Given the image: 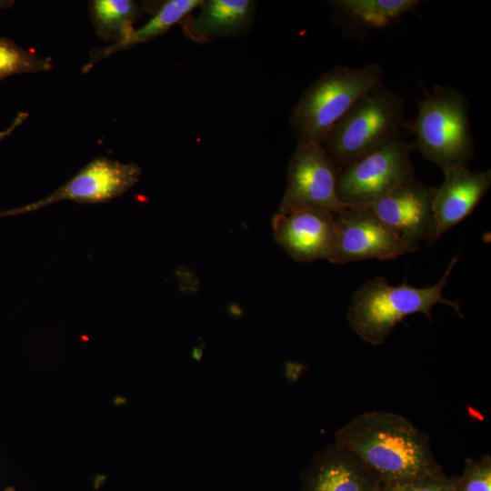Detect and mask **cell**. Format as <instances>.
I'll use <instances>...</instances> for the list:
<instances>
[{
	"instance_id": "cell-20",
	"label": "cell",
	"mask_w": 491,
	"mask_h": 491,
	"mask_svg": "<svg viewBox=\"0 0 491 491\" xmlns=\"http://www.w3.org/2000/svg\"><path fill=\"white\" fill-rule=\"evenodd\" d=\"M456 476L446 475L385 484L384 491H456Z\"/></svg>"
},
{
	"instance_id": "cell-8",
	"label": "cell",
	"mask_w": 491,
	"mask_h": 491,
	"mask_svg": "<svg viewBox=\"0 0 491 491\" xmlns=\"http://www.w3.org/2000/svg\"><path fill=\"white\" fill-rule=\"evenodd\" d=\"M141 175L142 169L135 163H122L97 156L45 197L1 212L0 217L35 212L60 201L105 203L124 195L139 182Z\"/></svg>"
},
{
	"instance_id": "cell-16",
	"label": "cell",
	"mask_w": 491,
	"mask_h": 491,
	"mask_svg": "<svg viewBox=\"0 0 491 491\" xmlns=\"http://www.w3.org/2000/svg\"><path fill=\"white\" fill-rule=\"evenodd\" d=\"M203 0H167L155 11L154 15L145 25L134 30L124 39L105 47L91 50L87 63L82 73L89 72L95 65L116 52L144 44L167 32L174 25L181 23L195 9L199 8Z\"/></svg>"
},
{
	"instance_id": "cell-9",
	"label": "cell",
	"mask_w": 491,
	"mask_h": 491,
	"mask_svg": "<svg viewBox=\"0 0 491 491\" xmlns=\"http://www.w3.org/2000/svg\"><path fill=\"white\" fill-rule=\"evenodd\" d=\"M336 242L329 258L333 264L361 260H392L415 252L391 228L365 206L348 205L336 214Z\"/></svg>"
},
{
	"instance_id": "cell-13",
	"label": "cell",
	"mask_w": 491,
	"mask_h": 491,
	"mask_svg": "<svg viewBox=\"0 0 491 491\" xmlns=\"http://www.w3.org/2000/svg\"><path fill=\"white\" fill-rule=\"evenodd\" d=\"M444 179L433 200L435 233L433 242L466 218L486 195L491 171H472L468 166L443 170Z\"/></svg>"
},
{
	"instance_id": "cell-18",
	"label": "cell",
	"mask_w": 491,
	"mask_h": 491,
	"mask_svg": "<svg viewBox=\"0 0 491 491\" xmlns=\"http://www.w3.org/2000/svg\"><path fill=\"white\" fill-rule=\"evenodd\" d=\"M52 61L0 36V81L16 74L40 73L52 68Z\"/></svg>"
},
{
	"instance_id": "cell-4",
	"label": "cell",
	"mask_w": 491,
	"mask_h": 491,
	"mask_svg": "<svg viewBox=\"0 0 491 491\" xmlns=\"http://www.w3.org/2000/svg\"><path fill=\"white\" fill-rule=\"evenodd\" d=\"M404 98L383 83L361 96L333 125L323 147L340 170L400 138Z\"/></svg>"
},
{
	"instance_id": "cell-19",
	"label": "cell",
	"mask_w": 491,
	"mask_h": 491,
	"mask_svg": "<svg viewBox=\"0 0 491 491\" xmlns=\"http://www.w3.org/2000/svg\"><path fill=\"white\" fill-rule=\"evenodd\" d=\"M456 491H491V457L466 458L461 476H456Z\"/></svg>"
},
{
	"instance_id": "cell-14",
	"label": "cell",
	"mask_w": 491,
	"mask_h": 491,
	"mask_svg": "<svg viewBox=\"0 0 491 491\" xmlns=\"http://www.w3.org/2000/svg\"><path fill=\"white\" fill-rule=\"evenodd\" d=\"M194 17L182 22L183 31L190 39L205 43L219 38H233L247 32L253 25L256 3L251 0L203 1Z\"/></svg>"
},
{
	"instance_id": "cell-1",
	"label": "cell",
	"mask_w": 491,
	"mask_h": 491,
	"mask_svg": "<svg viewBox=\"0 0 491 491\" xmlns=\"http://www.w3.org/2000/svg\"><path fill=\"white\" fill-rule=\"evenodd\" d=\"M336 443L356 455L384 484L446 475L429 436L396 413L364 412L336 432Z\"/></svg>"
},
{
	"instance_id": "cell-3",
	"label": "cell",
	"mask_w": 491,
	"mask_h": 491,
	"mask_svg": "<svg viewBox=\"0 0 491 491\" xmlns=\"http://www.w3.org/2000/svg\"><path fill=\"white\" fill-rule=\"evenodd\" d=\"M379 63L336 65L320 75L292 108L289 125L297 144L323 145L333 125L361 96L382 83Z\"/></svg>"
},
{
	"instance_id": "cell-22",
	"label": "cell",
	"mask_w": 491,
	"mask_h": 491,
	"mask_svg": "<svg viewBox=\"0 0 491 491\" xmlns=\"http://www.w3.org/2000/svg\"><path fill=\"white\" fill-rule=\"evenodd\" d=\"M15 3L14 0H0V11L12 7Z\"/></svg>"
},
{
	"instance_id": "cell-5",
	"label": "cell",
	"mask_w": 491,
	"mask_h": 491,
	"mask_svg": "<svg viewBox=\"0 0 491 491\" xmlns=\"http://www.w3.org/2000/svg\"><path fill=\"white\" fill-rule=\"evenodd\" d=\"M411 129L416 148L442 171L468 166L474 156L469 103L465 94L455 87L435 85L419 101Z\"/></svg>"
},
{
	"instance_id": "cell-21",
	"label": "cell",
	"mask_w": 491,
	"mask_h": 491,
	"mask_svg": "<svg viewBox=\"0 0 491 491\" xmlns=\"http://www.w3.org/2000/svg\"><path fill=\"white\" fill-rule=\"evenodd\" d=\"M28 116V113L20 112L16 117L14 119L13 123L10 126H8L5 130H3L0 132V142L9 135L15 127H17L19 125H21Z\"/></svg>"
},
{
	"instance_id": "cell-7",
	"label": "cell",
	"mask_w": 491,
	"mask_h": 491,
	"mask_svg": "<svg viewBox=\"0 0 491 491\" xmlns=\"http://www.w3.org/2000/svg\"><path fill=\"white\" fill-rule=\"evenodd\" d=\"M338 175L339 169L322 145L297 144L288 162L286 187L278 212L318 207L340 213L348 205L337 195Z\"/></svg>"
},
{
	"instance_id": "cell-2",
	"label": "cell",
	"mask_w": 491,
	"mask_h": 491,
	"mask_svg": "<svg viewBox=\"0 0 491 491\" xmlns=\"http://www.w3.org/2000/svg\"><path fill=\"white\" fill-rule=\"evenodd\" d=\"M458 260V256L453 257L438 282L430 286L416 287L406 282L393 286L382 276L367 280L352 295L347 311L351 329L365 342L379 346L409 315L424 314L431 320V309L438 304L452 307L465 317L460 303L444 296L448 277Z\"/></svg>"
},
{
	"instance_id": "cell-23",
	"label": "cell",
	"mask_w": 491,
	"mask_h": 491,
	"mask_svg": "<svg viewBox=\"0 0 491 491\" xmlns=\"http://www.w3.org/2000/svg\"><path fill=\"white\" fill-rule=\"evenodd\" d=\"M3 491H15V489L14 487H12V486H8L5 489H4Z\"/></svg>"
},
{
	"instance_id": "cell-10",
	"label": "cell",
	"mask_w": 491,
	"mask_h": 491,
	"mask_svg": "<svg viewBox=\"0 0 491 491\" xmlns=\"http://www.w3.org/2000/svg\"><path fill=\"white\" fill-rule=\"evenodd\" d=\"M435 192L412 178L365 207L416 251L422 241L433 242Z\"/></svg>"
},
{
	"instance_id": "cell-6",
	"label": "cell",
	"mask_w": 491,
	"mask_h": 491,
	"mask_svg": "<svg viewBox=\"0 0 491 491\" xmlns=\"http://www.w3.org/2000/svg\"><path fill=\"white\" fill-rule=\"evenodd\" d=\"M411 146L401 137L339 170L336 191L342 203L366 206L414 178Z\"/></svg>"
},
{
	"instance_id": "cell-15",
	"label": "cell",
	"mask_w": 491,
	"mask_h": 491,
	"mask_svg": "<svg viewBox=\"0 0 491 491\" xmlns=\"http://www.w3.org/2000/svg\"><path fill=\"white\" fill-rule=\"evenodd\" d=\"M337 25L355 36L393 25L416 8L419 0H334L329 1Z\"/></svg>"
},
{
	"instance_id": "cell-24",
	"label": "cell",
	"mask_w": 491,
	"mask_h": 491,
	"mask_svg": "<svg viewBox=\"0 0 491 491\" xmlns=\"http://www.w3.org/2000/svg\"><path fill=\"white\" fill-rule=\"evenodd\" d=\"M384 491V490H383Z\"/></svg>"
},
{
	"instance_id": "cell-17",
	"label": "cell",
	"mask_w": 491,
	"mask_h": 491,
	"mask_svg": "<svg viewBox=\"0 0 491 491\" xmlns=\"http://www.w3.org/2000/svg\"><path fill=\"white\" fill-rule=\"evenodd\" d=\"M88 11L97 36L110 44L126 37L143 13L133 0H92Z\"/></svg>"
},
{
	"instance_id": "cell-12",
	"label": "cell",
	"mask_w": 491,
	"mask_h": 491,
	"mask_svg": "<svg viewBox=\"0 0 491 491\" xmlns=\"http://www.w3.org/2000/svg\"><path fill=\"white\" fill-rule=\"evenodd\" d=\"M302 491H383L384 482L356 455L335 443L313 459Z\"/></svg>"
},
{
	"instance_id": "cell-11",
	"label": "cell",
	"mask_w": 491,
	"mask_h": 491,
	"mask_svg": "<svg viewBox=\"0 0 491 491\" xmlns=\"http://www.w3.org/2000/svg\"><path fill=\"white\" fill-rule=\"evenodd\" d=\"M276 242L296 261L329 260L336 242V214L301 207L278 212L272 219Z\"/></svg>"
}]
</instances>
